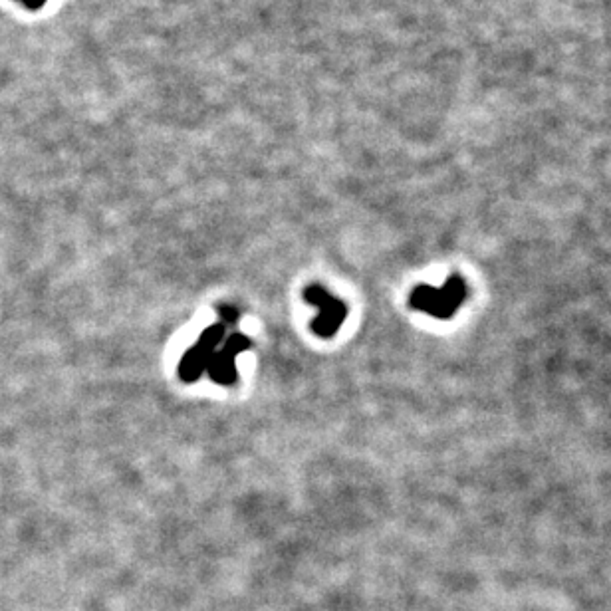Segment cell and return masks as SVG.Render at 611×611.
I'll list each match as a JSON object with an SVG mask.
<instances>
[{
    "label": "cell",
    "instance_id": "cell-2",
    "mask_svg": "<svg viewBox=\"0 0 611 611\" xmlns=\"http://www.w3.org/2000/svg\"><path fill=\"white\" fill-rule=\"evenodd\" d=\"M304 298L318 308V318L312 322V330L322 338H332L342 328V322L348 314L346 304L328 294L322 286H310L304 292Z\"/></svg>",
    "mask_w": 611,
    "mask_h": 611
},
{
    "label": "cell",
    "instance_id": "cell-3",
    "mask_svg": "<svg viewBox=\"0 0 611 611\" xmlns=\"http://www.w3.org/2000/svg\"><path fill=\"white\" fill-rule=\"evenodd\" d=\"M213 358V352H207L203 350L199 344L195 348H191L183 360H181V366H179V375L183 381H197L201 377L203 371H207V366Z\"/></svg>",
    "mask_w": 611,
    "mask_h": 611
},
{
    "label": "cell",
    "instance_id": "cell-6",
    "mask_svg": "<svg viewBox=\"0 0 611 611\" xmlns=\"http://www.w3.org/2000/svg\"><path fill=\"white\" fill-rule=\"evenodd\" d=\"M250 348V340L243 336V334H233V336H229L227 340H225V346H223V350H227L229 354H233L235 358L241 354V352H245Z\"/></svg>",
    "mask_w": 611,
    "mask_h": 611
},
{
    "label": "cell",
    "instance_id": "cell-4",
    "mask_svg": "<svg viewBox=\"0 0 611 611\" xmlns=\"http://www.w3.org/2000/svg\"><path fill=\"white\" fill-rule=\"evenodd\" d=\"M235 360L237 358L233 354H229L227 350L215 352L211 362H209V366H207L211 379L215 383H221V385L235 383V379H237V364H235Z\"/></svg>",
    "mask_w": 611,
    "mask_h": 611
},
{
    "label": "cell",
    "instance_id": "cell-5",
    "mask_svg": "<svg viewBox=\"0 0 611 611\" xmlns=\"http://www.w3.org/2000/svg\"><path fill=\"white\" fill-rule=\"evenodd\" d=\"M223 342H225V324H215V326L207 328V330L201 334V338H199L197 344H199L203 350L215 354Z\"/></svg>",
    "mask_w": 611,
    "mask_h": 611
},
{
    "label": "cell",
    "instance_id": "cell-1",
    "mask_svg": "<svg viewBox=\"0 0 611 611\" xmlns=\"http://www.w3.org/2000/svg\"><path fill=\"white\" fill-rule=\"evenodd\" d=\"M467 282L459 274H453L441 288H433L427 284L417 286L409 296V306L413 310L425 312L439 320H449L467 300Z\"/></svg>",
    "mask_w": 611,
    "mask_h": 611
},
{
    "label": "cell",
    "instance_id": "cell-8",
    "mask_svg": "<svg viewBox=\"0 0 611 611\" xmlns=\"http://www.w3.org/2000/svg\"><path fill=\"white\" fill-rule=\"evenodd\" d=\"M26 8H40L46 0H20Z\"/></svg>",
    "mask_w": 611,
    "mask_h": 611
},
{
    "label": "cell",
    "instance_id": "cell-7",
    "mask_svg": "<svg viewBox=\"0 0 611 611\" xmlns=\"http://www.w3.org/2000/svg\"><path fill=\"white\" fill-rule=\"evenodd\" d=\"M219 314H221V318H223L221 324H233V322L239 320V310H235L233 306H221V308H219Z\"/></svg>",
    "mask_w": 611,
    "mask_h": 611
}]
</instances>
